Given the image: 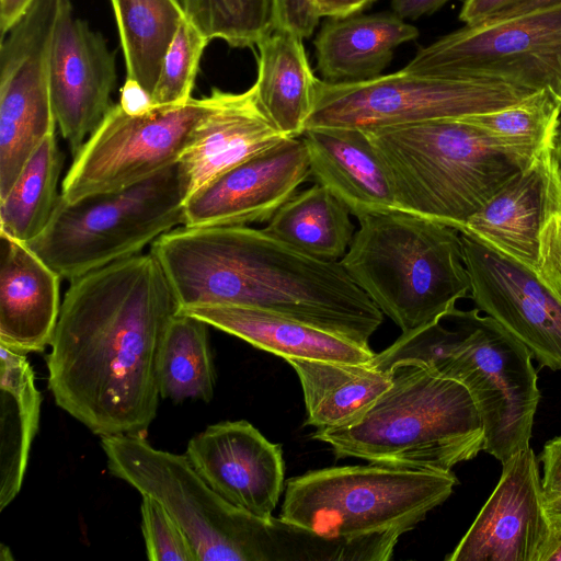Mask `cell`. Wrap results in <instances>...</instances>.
I'll use <instances>...</instances> for the list:
<instances>
[{
    "instance_id": "17",
    "label": "cell",
    "mask_w": 561,
    "mask_h": 561,
    "mask_svg": "<svg viewBox=\"0 0 561 561\" xmlns=\"http://www.w3.org/2000/svg\"><path fill=\"white\" fill-rule=\"evenodd\" d=\"M502 467L496 486L447 561H540L551 524L536 455L528 447Z\"/></svg>"
},
{
    "instance_id": "36",
    "label": "cell",
    "mask_w": 561,
    "mask_h": 561,
    "mask_svg": "<svg viewBox=\"0 0 561 561\" xmlns=\"http://www.w3.org/2000/svg\"><path fill=\"white\" fill-rule=\"evenodd\" d=\"M314 0H273V30L309 38L319 24Z\"/></svg>"
},
{
    "instance_id": "15",
    "label": "cell",
    "mask_w": 561,
    "mask_h": 561,
    "mask_svg": "<svg viewBox=\"0 0 561 561\" xmlns=\"http://www.w3.org/2000/svg\"><path fill=\"white\" fill-rule=\"evenodd\" d=\"M311 176L302 137L284 138L216 176L184 203V226L268 221Z\"/></svg>"
},
{
    "instance_id": "12",
    "label": "cell",
    "mask_w": 561,
    "mask_h": 561,
    "mask_svg": "<svg viewBox=\"0 0 561 561\" xmlns=\"http://www.w3.org/2000/svg\"><path fill=\"white\" fill-rule=\"evenodd\" d=\"M214 105V95L184 104L153 106L140 115L113 104L73 156L61 196L76 202L89 195L126 188L179 162L193 133Z\"/></svg>"
},
{
    "instance_id": "4",
    "label": "cell",
    "mask_w": 561,
    "mask_h": 561,
    "mask_svg": "<svg viewBox=\"0 0 561 561\" xmlns=\"http://www.w3.org/2000/svg\"><path fill=\"white\" fill-rule=\"evenodd\" d=\"M447 318L458 324L448 330L439 322L402 333L374 357L385 370L401 365L425 367L460 382L479 412L483 450L501 463L529 447L540 399L529 348L489 316L455 310Z\"/></svg>"
},
{
    "instance_id": "28",
    "label": "cell",
    "mask_w": 561,
    "mask_h": 561,
    "mask_svg": "<svg viewBox=\"0 0 561 561\" xmlns=\"http://www.w3.org/2000/svg\"><path fill=\"white\" fill-rule=\"evenodd\" d=\"M348 208L316 183L296 193L267 221L273 237L323 261H341L355 234Z\"/></svg>"
},
{
    "instance_id": "35",
    "label": "cell",
    "mask_w": 561,
    "mask_h": 561,
    "mask_svg": "<svg viewBox=\"0 0 561 561\" xmlns=\"http://www.w3.org/2000/svg\"><path fill=\"white\" fill-rule=\"evenodd\" d=\"M141 530L147 558L151 561H197L188 539L153 499L141 496Z\"/></svg>"
},
{
    "instance_id": "16",
    "label": "cell",
    "mask_w": 561,
    "mask_h": 561,
    "mask_svg": "<svg viewBox=\"0 0 561 561\" xmlns=\"http://www.w3.org/2000/svg\"><path fill=\"white\" fill-rule=\"evenodd\" d=\"M117 82L115 54L101 33L75 15L64 0L50 56V91L57 125L72 156L112 107Z\"/></svg>"
},
{
    "instance_id": "19",
    "label": "cell",
    "mask_w": 561,
    "mask_h": 561,
    "mask_svg": "<svg viewBox=\"0 0 561 561\" xmlns=\"http://www.w3.org/2000/svg\"><path fill=\"white\" fill-rule=\"evenodd\" d=\"M551 150L510 179L460 232L537 270L543 229L561 214V180Z\"/></svg>"
},
{
    "instance_id": "43",
    "label": "cell",
    "mask_w": 561,
    "mask_h": 561,
    "mask_svg": "<svg viewBox=\"0 0 561 561\" xmlns=\"http://www.w3.org/2000/svg\"><path fill=\"white\" fill-rule=\"evenodd\" d=\"M34 0H0V31L3 37Z\"/></svg>"
},
{
    "instance_id": "6",
    "label": "cell",
    "mask_w": 561,
    "mask_h": 561,
    "mask_svg": "<svg viewBox=\"0 0 561 561\" xmlns=\"http://www.w3.org/2000/svg\"><path fill=\"white\" fill-rule=\"evenodd\" d=\"M358 221L340 262L402 333L442 321L470 297L459 230L400 210Z\"/></svg>"
},
{
    "instance_id": "5",
    "label": "cell",
    "mask_w": 561,
    "mask_h": 561,
    "mask_svg": "<svg viewBox=\"0 0 561 561\" xmlns=\"http://www.w3.org/2000/svg\"><path fill=\"white\" fill-rule=\"evenodd\" d=\"M391 386L363 413L312 438L337 458L413 470L450 472L484 444L477 407L465 386L425 367L401 365Z\"/></svg>"
},
{
    "instance_id": "37",
    "label": "cell",
    "mask_w": 561,
    "mask_h": 561,
    "mask_svg": "<svg viewBox=\"0 0 561 561\" xmlns=\"http://www.w3.org/2000/svg\"><path fill=\"white\" fill-rule=\"evenodd\" d=\"M536 272L561 299V214L553 216L543 229Z\"/></svg>"
},
{
    "instance_id": "3",
    "label": "cell",
    "mask_w": 561,
    "mask_h": 561,
    "mask_svg": "<svg viewBox=\"0 0 561 561\" xmlns=\"http://www.w3.org/2000/svg\"><path fill=\"white\" fill-rule=\"evenodd\" d=\"M101 447L110 472L168 512L197 561H335L340 556L336 540L233 506L185 455L157 449L145 435L102 436Z\"/></svg>"
},
{
    "instance_id": "21",
    "label": "cell",
    "mask_w": 561,
    "mask_h": 561,
    "mask_svg": "<svg viewBox=\"0 0 561 561\" xmlns=\"http://www.w3.org/2000/svg\"><path fill=\"white\" fill-rule=\"evenodd\" d=\"M61 276L27 243L0 232V344L39 353L59 318Z\"/></svg>"
},
{
    "instance_id": "11",
    "label": "cell",
    "mask_w": 561,
    "mask_h": 561,
    "mask_svg": "<svg viewBox=\"0 0 561 561\" xmlns=\"http://www.w3.org/2000/svg\"><path fill=\"white\" fill-rule=\"evenodd\" d=\"M401 70L489 78L545 90L561 107V3L465 24L422 47Z\"/></svg>"
},
{
    "instance_id": "47",
    "label": "cell",
    "mask_w": 561,
    "mask_h": 561,
    "mask_svg": "<svg viewBox=\"0 0 561 561\" xmlns=\"http://www.w3.org/2000/svg\"><path fill=\"white\" fill-rule=\"evenodd\" d=\"M551 152L561 180V119L556 131Z\"/></svg>"
},
{
    "instance_id": "40",
    "label": "cell",
    "mask_w": 561,
    "mask_h": 561,
    "mask_svg": "<svg viewBox=\"0 0 561 561\" xmlns=\"http://www.w3.org/2000/svg\"><path fill=\"white\" fill-rule=\"evenodd\" d=\"M118 104L130 115L145 114L153 107L151 94L137 81L127 78L121 90Z\"/></svg>"
},
{
    "instance_id": "38",
    "label": "cell",
    "mask_w": 561,
    "mask_h": 561,
    "mask_svg": "<svg viewBox=\"0 0 561 561\" xmlns=\"http://www.w3.org/2000/svg\"><path fill=\"white\" fill-rule=\"evenodd\" d=\"M539 461L543 467L541 486L545 501L561 496V435L543 445Z\"/></svg>"
},
{
    "instance_id": "1",
    "label": "cell",
    "mask_w": 561,
    "mask_h": 561,
    "mask_svg": "<svg viewBox=\"0 0 561 561\" xmlns=\"http://www.w3.org/2000/svg\"><path fill=\"white\" fill-rule=\"evenodd\" d=\"M179 310L151 252L71 280L46 357L56 404L100 437L145 435L161 398L162 340Z\"/></svg>"
},
{
    "instance_id": "34",
    "label": "cell",
    "mask_w": 561,
    "mask_h": 561,
    "mask_svg": "<svg viewBox=\"0 0 561 561\" xmlns=\"http://www.w3.org/2000/svg\"><path fill=\"white\" fill-rule=\"evenodd\" d=\"M210 39L191 21H182L161 66L153 106L180 105L192 99L203 53Z\"/></svg>"
},
{
    "instance_id": "24",
    "label": "cell",
    "mask_w": 561,
    "mask_h": 561,
    "mask_svg": "<svg viewBox=\"0 0 561 561\" xmlns=\"http://www.w3.org/2000/svg\"><path fill=\"white\" fill-rule=\"evenodd\" d=\"M419 37V30L393 12L328 18L314 38L317 70L329 83L381 76L394 49Z\"/></svg>"
},
{
    "instance_id": "13",
    "label": "cell",
    "mask_w": 561,
    "mask_h": 561,
    "mask_svg": "<svg viewBox=\"0 0 561 561\" xmlns=\"http://www.w3.org/2000/svg\"><path fill=\"white\" fill-rule=\"evenodd\" d=\"M64 0H34L0 46V198L57 125L50 56Z\"/></svg>"
},
{
    "instance_id": "18",
    "label": "cell",
    "mask_w": 561,
    "mask_h": 561,
    "mask_svg": "<svg viewBox=\"0 0 561 561\" xmlns=\"http://www.w3.org/2000/svg\"><path fill=\"white\" fill-rule=\"evenodd\" d=\"M185 456L227 502L263 519L273 516L285 484L283 450L251 423L209 425L190 439Z\"/></svg>"
},
{
    "instance_id": "42",
    "label": "cell",
    "mask_w": 561,
    "mask_h": 561,
    "mask_svg": "<svg viewBox=\"0 0 561 561\" xmlns=\"http://www.w3.org/2000/svg\"><path fill=\"white\" fill-rule=\"evenodd\" d=\"M376 0H314L320 18H346L360 13Z\"/></svg>"
},
{
    "instance_id": "30",
    "label": "cell",
    "mask_w": 561,
    "mask_h": 561,
    "mask_svg": "<svg viewBox=\"0 0 561 561\" xmlns=\"http://www.w3.org/2000/svg\"><path fill=\"white\" fill-rule=\"evenodd\" d=\"M64 156L55 134L34 151L7 195L0 198V232L31 243L47 226L59 198Z\"/></svg>"
},
{
    "instance_id": "14",
    "label": "cell",
    "mask_w": 561,
    "mask_h": 561,
    "mask_svg": "<svg viewBox=\"0 0 561 561\" xmlns=\"http://www.w3.org/2000/svg\"><path fill=\"white\" fill-rule=\"evenodd\" d=\"M470 297L526 345L537 362L561 370V299L536 270L460 232Z\"/></svg>"
},
{
    "instance_id": "46",
    "label": "cell",
    "mask_w": 561,
    "mask_h": 561,
    "mask_svg": "<svg viewBox=\"0 0 561 561\" xmlns=\"http://www.w3.org/2000/svg\"><path fill=\"white\" fill-rule=\"evenodd\" d=\"M545 511L552 527H561V496L546 500Z\"/></svg>"
},
{
    "instance_id": "29",
    "label": "cell",
    "mask_w": 561,
    "mask_h": 561,
    "mask_svg": "<svg viewBox=\"0 0 561 561\" xmlns=\"http://www.w3.org/2000/svg\"><path fill=\"white\" fill-rule=\"evenodd\" d=\"M117 24L126 78L151 96L163 58L182 23L181 0H110Z\"/></svg>"
},
{
    "instance_id": "31",
    "label": "cell",
    "mask_w": 561,
    "mask_h": 561,
    "mask_svg": "<svg viewBox=\"0 0 561 561\" xmlns=\"http://www.w3.org/2000/svg\"><path fill=\"white\" fill-rule=\"evenodd\" d=\"M207 325L181 312L171 319L159 355L161 398L175 403L187 399L211 400L216 376Z\"/></svg>"
},
{
    "instance_id": "23",
    "label": "cell",
    "mask_w": 561,
    "mask_h": 561,
    "mask_svg": "<svg viewBox=\"0 0 561 561\" xmlns=\"http://www.w3.org/2000/svg\"><path fill=\"white\" fill-rule=\"evenodd\" d=\"M179 312L234 335L247 343L288 359H321L369 364L376 353L369 346L263 309L211 305Z\"/></svg>"
},
{
    "instance_id": "10",
    "label": "cell",
    "mask_w": 561,
    "mask_h": 561,
    "mask_svg": "<svg viewBox=\"0 0 561 561\" xmlns=\"http://www.w3.org/2000/svg\"><path fill=\"white\" fill-rule=\"evenodd\" d=\"M536 91L495 79L399 70L352 83L317 78L306 129L369 130L497 111Z\"/></svg>"
},
{
    "instance_id": "45",
    "label": "cell",
    "mask_w": 561,
    "mask_h": 561,
    "mask_svg": "<svg viewBox=\"0 0 561 561\" xmlns=\"http://www.w3.org/2000/svg\"><path fill=\"white\" fill-rule=\"evenodd\" d=\"M540 561H561V527H552Z\"/></svg>"
},
{
    "instance_id": "27",
    "label": "cell",
    "mask_w": 561,
    "mask_h": 561,
    "mask_svg": "<svg viewBox=\"0 0 561 561\" xmlns=\"http://www.w3.org/2000/svg\"><path fill=\"white\" fill-rule=\"evenodd\" d=\"M301 385L307 419L316 428L342 425L369 408L392 382V371L369 364L288 359Z\"/></svg>"
},
{
    "instance_id": "2",
    "label": "cell",
    "mask_w": 561,
    "mask_h": 561,
    "mask_svg": "<svg viewBox=\"0 0 561 561\" xmlns=\"http://www.w3.org/2000/svg\"><path fill=\"white\" fill-rule=\"evenodd\" d=\"M180 309L229 305L263 309L360 345L383 313L340 261L309 256L249 226L181 225L152 244Z\"/></svg>"
},
{
    "instance_id": "39",
    "label": "cell",
    "mask_w": 561,
    "mask_h": 561,
    "mask_svg": "<svg viewBox=\"0 0 561 561\" xmlns=\"http://www.w3.org/2000/svg\"><path fill=\"white\" fill-rule=\"evenodd\" d=\"M526 0H465L459 20L466 25L476 24L503 13Z\"/></svg>"
},
{
    "instance_id": "20",
    "label": "cell",
    "mask_w": 561,
    "mask_h": 561,
    "mask_svg": "<svg viewBox=\"0 0 561 561\" xmlns=\"http://www.w3.org/2000/svg\"><path fill=\"white\" fill-rule=\"evenodd\" d=\"M211 93L214 105L178 162L185 201L216 176L288 138L263 111L254 85L241 93L217 88Z\"/></svg>"
},
{
    "instance_id": "33",
    "label": "cell",
    "mask_w": 561,
    "mask_h": 561,
    "mask_svg": "<svg viewBox=\"0 0 561 561\" xmlns=\"http://www.w3.org/2000/svg\"><path fill=\"white\" fill-rule=\"evenodd\" d=\"M185 16L210 41L253 48L273 31V0H181Z\"/></svg>"
},
{
    "instance_id": "41",
    "label": "cell",
    "mask_w": 561,
    "mask_h": 561,
    "mask_svg": "<svg viewBox=\"0 0 561 561\" xmlns=\"http://www.w3.org/2000/svg\"><path fill=\"white\" fill-rule=\"evenodd\" d=\"M450 0H390L392 12L403 20H417L438 11Z\"/></svg>"
},
{
    "instance_id": "9",
    "label": "cell",
    "mask_w": 561,
    "mask_h": 561,
    "mask_svg": "<svg viewBox=\"0 0 561 561\" xmlns=\"http://www.w3.org/2000/svg\"><path fill=\"white\" fill-rule=\"evenodd\" d=\"M178 163L135 185L67 202L61 194L42 233L28 243L69 282L152 244L184 225Z\"/></svg>"
},
{
    "instance_id": "25",
    "label": "cell",
    "mask_w": 561,
    "mask_h": 561,
    "mask_svg": "<svg viewBox=\"0 0 561 561\" xmlns=\"http://www.w3.org/2000/svg\"><path fill=\"white\" fill-rule=\"evenodd\" d=\"M255 47L257 76L253 85L260 105L285 137H301L317 81L302 38L273 30Z\"/></svg>"
},
{
    "instance_id": "22",
    "label": "cell",
    "mask_w": 561,
    "mask_h": 561,
    "mask_svg": "<svg viewBox=\"0 0 561 561\" xmlns=\"http://www.w3.org/2000/svg\"><path fill=\"white\" fill-rule=\"evenodd\" d=\"M301 137L316 183L341 201L357 219L396 210L389 172L364 130L319 127L306 129Z\"/></svg>"
},
{
    "instance_id": "44",
    "label": "cell",
    "mask_w": 561,
    "mask_h": 561,
    "mask_svg": "<svg viewBox=\"0 0 561 561\" xmlns=\"http://www.w3.org/2000/svg\"><path fill=\"white\" fill-rule=\"evenodd\" d=\"M561 3V0H526L525 2L516 5L503 13H500L492 18H504L517 14L527 13L530 11L553 7ZM491 19V18H490ZM488 20V19H486Z\"/></svg>"
},
{
    "instance_id": "32",
    "label": "cell",
    "mask_w": 561,
    "mask_h": 561,
    "mask_svg": "<svg viewBox=\"0 0 561 561\" xmlns=\"http://www.w3.org/2000/svg\"><path fill=\"white\" fill-rule=\"evenodd\" d=\"M476 126L495 148L528 167L553 145L561 107L545 90L514 105L462 117Z\"/></svg>"
},
{
    "instance_id": "7",
    "label": "cell",
    "mask_w": 561,
    "mask_h": 561,
    "mask_svg": "<svg viewBox=\"0 0 561 561\" xmlns=\"http://www.w3.org/2000/svg\"><path fill=\"white\" fill-rule=\"evenodd\" d=\"M385 163L396 210L460 231L525 165L462 117L364 130Z\"/></svg>"
},
{
    "instance_id": "26",
    "label": "cell",
    "mask_w": 561,
    "mask_h": 561,
    "mask_svg": "<svg viewBox=\"0 0 561 561\" xmlns=\"http://www.w3.org/2000/svg\"><path fill=\"white\" fill-rule=\"evenodd\" d=\"M0 344V511L21 490L42 397L25 356Z\"/></svg>"
},
{
    "instance_id": "8",
    "label": "cell",
    "mask_w": 561,
    "mask_h": 561,
    "mask_svg": "<svg viewBox=\"0 0 561 561\" xmlns=\"http://www.w3.org/2000/svg\"><path fill=\"white\" fill-rule=\"evenodd\" d=\"M457 483L451 471L377 463L312 470L287 481L279 517L328 539L401 537Z\"/></svg>"
}]
</instances>
